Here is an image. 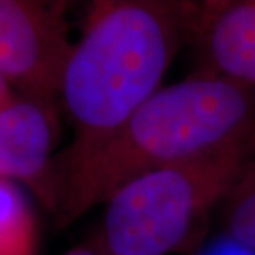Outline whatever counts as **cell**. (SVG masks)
<instances>
[{
    "label": "cell",
    "mask_w": 255,
    "mask_h": 255,
    "mask_svg": "<svg viewBox=\"0 0 255 255\" xmlns=\"http://www.w3.org/2000/svg\"><path fill=\"white\" fill-rule=\"evenodd\" d=\"M199 2L98 0L65 66L60 101L73 137L53 162L57 187L156 91L176 55L191 43Z\"/></svg>",
    "instance_id": "cell-1"
},
{
    "label": "cell",
    "mask_w": 255,
    "mask_h": 255,
    "mask_svg": "<svg viewBox=\"0 0 255 255\" xmlns=\"http://www.w3.org/2000/svg\"><path fill=\"white\" fill-rule=\"evenodd\" d=\"M255 137V90L196 71L162 86L57 187L60 227L134 177Z\"/></svg>",
    "instance_id": "cell-2"
},
{
    "label": "cell",
    "mask_w": 255,
    "mask_h": 255,
    "mask_svg": "<svg viewBox=\"0 0 255 255\" xmlns=\"http://www.w3.org/2000/svg\"><path fill=\"white\" fill-rule=\"evenodd\" d=\"M255 157V137L141 174L106 201L91 247L103 255L189 251Z\"/></svg>",
    "instance_id": "cell-3"
},
{
    "label": "cell",
    "mask_w": 255,
    "mask_h": 255,
    "mask_svg": "<svg viewBox=\"0 0 255 255\" xmlns=\"http://www.w3.org/2000/svg\"><path fill=\"white\" fill-rule=\"evenodd\" d=\"M65 2L0 0V75L20 98L58 113L73 50Z\"/></svg>",
    "instance_id": "cell-4"
},
{
    "label": "cell",
    "mask_w": 255,
    "mask_h": 255,
    "mask_svg": "<svg viewBox=\"0 0 255 255\" xmlns=\"http://www.w3.org/2000/svg\"><path fill=\"white\" fill-rule=\"evenodd\" d=\"M191 43L197 71L255 90V0L199 2Z\"/></svg>",
    "instance_id": "cell-5"
},
{
    "label": "cell",
    "mask_w": 255,
    "mask_h": 255,
    "mask_svg": "<svg viewBox=\"0 0 255 255\" xmlns=\"http://www.w3.org/2000/svg\"><path fill=\"white\" fill-rule=\"evenodd\" d=\"M58 113L17 98L0 110V177L22 181L53 211V146Z\"/></svg>",
    "instance_id": "cell-6"
},
{
    "label": "cell",
    "mask_w": 255,
    "mask_h": 255,
    "mask_svg": "<svg viewBox=\"0 0 255 255\" xmlns=\"http://www.w3.org/2000/svg\"><path fill=\"white\" fill-rule=\"evenodd\" d=\"M33 209L17 182L0 177V255H37Z\"/></svg>",
    "instance_id": "cell-7"
},
{
    "label": "cell",
    "mask_w": 255,
    "mask_h": 255,
    "mask_svg": "<svg viewBox=\"0 0 255 255\" xmlns=\"http://www.w3.org/2000/svg\"><path fill=\"white\" fill-rule=\"evenodd\" d=\"M221 216L227 239L255 254V157L226 197Z\"/></svg>",
    "instance_id": "cell-8"
},
{
    "label": "cell",
    "mask_w": 255,
    "mask_h": 255,
    "mask_svg": "<svg viewBox=\"0 0 255 255\" xmlns=\"http://www.w3.org/2000/svg\"><path fill=\"white\" fill-rule=\"evenodd\" d=\"M17 98L18 96L12 90V86H10L7 81H5L3 76L0 75V110L5 108V106H8L10 103H13Z\"/></svg>",
    "instance_id": "cell-9"
},
{
    "label": "cell",
    "mask_w": 255,
    "mask_h": 255,
    "mask_svg": "<svg viewBox=\"0 0 255 255\" xmlns=\"http://www.w3.org/2000/svg\"><path fill=\"white\" fill-rule=\"evenodd\" d=\"M62 255H103V254L98 252L91 246H80V247H75V249H71V251L62 254Z\"/></svg>",
    "instance_id": "cell-10"
}]
</instances>
